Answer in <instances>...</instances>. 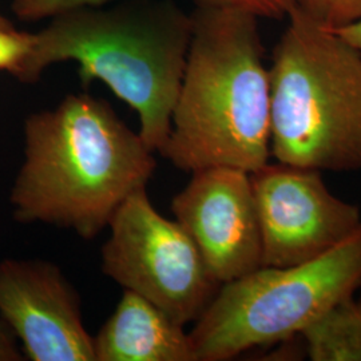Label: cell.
<instances>
[{"mask_svg":"<svg viewBox=\"0 0 361 361\" xmlns=\"http://www.w3.org/2000/svg\"><path fill=\"white\" fill-rule=\"evenodd\" d=\"M23 133L25 159L10 194L23 224H51L92 240L157 168L141 134L89 94L31 114Z\"/></svg>","mask_w":361,"mask_h":361,"instance_id":"1","label":"cell"},{"mask_svg":"<svg viewBox=\"0 0 361 361\" xmlns=\"http://www.w3.org/2000/svg\"><path fill=\"white\" fill-rule=\"evenodd\" d=\"M168 140L158 152L185 171L255 173L271 157V77L257 19L197 6Z\"/></svg>","mask_w":361,"mask_h":361,"instance_id":"2","label":"cell"},{"mask_svg":"<svg viewBox=\"0 0 361 361\" xmlns=\"http://www.w3.org/2000/svg\"><path fill=\"white\" fill-rule=\"evenodd\" d=\"M192 34V15L171 0L77 8L32 34L13 77L32 83L54 63L75 61L85 85L99 79L137 110L143 142L159 152L171 129Z\"/></svg>","mask_w":361,"mask_h":361,"instance_id":"3","label":"cell"},{"mask_svg":"<svg viewBox=\"0 0 361 361\" xmlns=\"http://www.w3.org/2000/svg\"><path fill=\"white\" fill-rule=\"evenodd\" d=\"M269 77L276 161L319 171L360 170V52L295 8Z\"/></svg>","mask_w":361,"mask_h":361,"instance_id":"4","label":"cell"},{"mask_svg":"<svg viewBox=\"0 0 361 361\" xmlns=\"http://www.w3.org/2000/svg\"><path fill=\"white\" fill-rule=\"evenodd\" d=\"M361 285V228L329 253L293 267H261L222 284L195 320V361H225L300 335Z\"/></svg>","mask_w":361,"mask_h":361,"instance_id":"5","label":"cell"},{"mask_svg":"<svg viewBox=\"0 0 361 361\" xmlns=\"http://www.w3.org/2000/svg\"><path fill=\"white\" fill-rule=\"evenodd\" d=\"M109 228L104 274L180 325L195 322L221 285L180 224L161 216L141 189L116 209Z\"/></svg>","mask_w":361,"mask_h":361,"instance_id":"6","label":"cell"},{"mask_svg":"<svg viewBox=\"0 0 361 361\" xmlns=\"http://www.w3.org/2000/svg\"><path fill=\"white\" fill-rule=\"evenodd\" d=\"M262 243V267L310 262L361 228L360 209L336 197L322 171L269 162L250 174Z\"/></svg>","mask_w":361,"mask_h":361,"instance_id":"7","label":"cell"},{"mask_svg":"<svg viewBox=\"0 0 361 361\" xmlns=\"http://www.w3.org/2000/svg\"><path fill=\"white\" fill-rule=\"evenodd\" d=\"M171 202L176 221L190 235L219 285L262 267V243L250 173L212 166Z\"/></svg>","mask_w":361,"mask_h":361,"instance_id":"8","label":"cell"},{"mask_svg":"<svg viewBox=\"0 0 361 361\" xmlns=\"http://www.w3.org/2000/svg\"><path fill=\"white\" fill-rule=\"evenodd\" d=\"M0 320L30 360L95 361L77 290L51 262L0 261Z\"/></svg>","mask_w":361,"mask_h":361,"instance_id":"9","label":"cell"},{"mask_svg":"<svg viewBox=\"0 0 361 361\" xmlns=\"http://www.w3.org/2000/svg\"><path fill=\"white\" fill-rule=\"evenodd\" d=\"M94 355L95 361H195L183 325L131 290L94 337Z\"/></svg>","mask_w":361,"mask_h":361,"instance_id":"10","label":"cell"},{"mask_svg":"<svg viewBox=\"0 0 361 361\" xmlns=\"http://www.w3.org/2000/svg\"><path fill=\"white\" fill-rule=\"evenodd\" d=\"M312 361H361V307L345 297L300 334Z\"/></svg>","mask_w":361,"mask_h":361,"instance_id":"11","label":"cell"},{"mask_svg":"<svg viewBox=\"0 0 361 361\" xmlns=\"http://www.w3.org/2000/svg\"><path fill=\"white\" fill-rule=\"evenodd\" d=\"M296 8L329 30H338L361 19V0H296Z\"/></svg>","mask_w":361,"mask_h":361,"instance_id":"12","label":"cell"},{"mask_svg":"<svg viewBox=\"0 0 361 361\" xmlns=\"http://www.w3.org/2000/svg\"><path fill=\"white\" fill-rule=\"evenodd\" d=\"M109 1L114 0H13V11L23 20H39L77 8L104 6Z\"/></svg>","mask_w":361,"mask_h":361,"instance_id":"13","label":"cell"},{"mask_svg":"<svg viewBox=\"0 0 361 361\" xmlns=\"http://www.w3.org/2000/svg\"><path fill=\"white\" fill-rule=\"evenodd\" d=\"M194 3L195 6L234 8L256 18L271 19H288L296 8V0H194Z\"/></svg>","mask_w":361,"mask_h":361,"instance_id":"14","label":"cell"},{"mask_svg":"<svg viewBox=\"0 0 361 361\" xmlns=\"http://www.w3.org/2000/svg\"><path fill=\"white\" fill-rule=\"evenodd\" d=\"M32 34L18 31L15 27H0V71L13 75L31 50Z\"/></svg>","mask_w":361,"mask_h":361,"instance_id":"15","label":"cell"},{"mask_svg":"<svg viewBox=\"0 0 361 361\" xmlns=\"http://www.w3.org/2000/svg\"><path fill=\"white\" fill-rule=\"evenodd\" d=\"M22 356V350L16 345V337L0 320V361H20L23 360Z\"/></svg>","mask_w":361,"mask_h":361,"instance_id":"16","label":"cell"},{"mask_svg":"<svg viewBox=\"0 0 361 361\" xmlns=\"http://www.w3.org/2000/svg\"><path fill=\"white\" fill-rule=\"evenodd\" d=\"M335 31L361 54V19Z\"/></svg>","mask_w":361,"mask_h":361,"instance_id":"17","label":"cell"},{"mask_svg":"<svg viewBox=\"0 0 361 361\" xmlns=\"http://www.w3.org/2000/svg\"><path fill=\"white\" fill-rule=\"evenodd\" d=\"M0 27H13V23L0 13Z\"/></svg>","mask_w":361,"mask_h":361,"instance_id":"18","label":"cell"},{"mask_svg":"<svg viewBox=\"0 0 361 361\" xmlns=\"http://www.w3.org/2000/svg\"><path fill=\"white\" fill-rule=\"evenodd\" d=\"M359 289H361V285H360V288H359ZM357 302H359V304H360V307H361V296H360V298H359V300H357Z\"/></svg>","mask_w":361,"mask_h":361,"instance_id":"19","label":"cell"}]
</instances>
